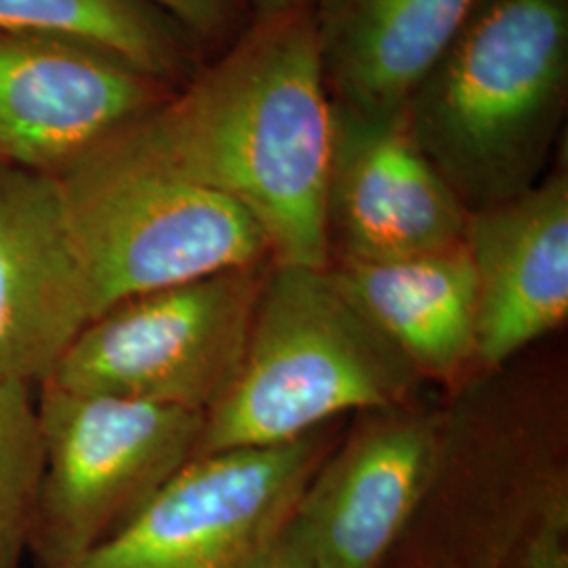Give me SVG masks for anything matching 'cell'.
I'll list each match as a JSON object with an SVG mask.
<instances>
[{
  "instance_id": "obj_1",
  "label": "cell",
  "mask_w": 568,
  "mask_h": 568,
  "mask_svg": "<svg viewBox=\"0 0 568 568\" xmlns=\"http://www.w3.org/2000/svg\"><path fill=\"white\" fill-rule=\"evenodd\" d=\"M241 204L274 264L326 267L333 105L314 7L251 23L163 105L114 135Z\"/></svg>"
},
{
  "instance_id": "obj_2",
  "label": "cell",
  "mask_w": 568,
  "mask_h": 568,
  "mask_svg": "<svg viewBox=\"0 0 568 568\" xmlns=\"http://www.w3.org/2000/svg\"><path fill=\"white\" fill-rule=\"evenodd\" d=\"M568 100V0H485L406 102L467 211L541 182Z\"/></svg>"
},
{
  "instance_id": "obj_3",
  "label": "cell",
  "mask_w": 568,
  "mask_h": 568,
  "mask_svg": "<svg viewBox=\"0 0 568 568\" xmlns=\"http://www.w3.org/2000/svg\"><path fill=\"white\" fill-rule=\"evenodd\" d=\"M417 379L419 373L345 295L328 265L272 262L243 365L224 398L204 413L196 455L278 447L347 410L400 408Z\"/></svg>"
},
{
  "instance_id": "obj_4",
  "label": "cell",
  "mask_w": 568,
  "mask_h": 568,
  "mask_svg": "<svg viewBox=\"0 0 568 568\" xmlns=\"http://www.w3.org/2000/svg\"><path fill=\"white\" fill-rule=\"evenodd\" d=\"M53 178L93 318L142 293L272 260L241 204L116 138Z\"/></svg>"
},
{
  "instance_id": "obj_5",
  "label": "cell",
  "mask_w": 568,
  "mask_h": 568,
  "mask_svg": "<svg viewBox=\"0 0 568 568\" xmlns=\"http://www.w3.org/2000/svg\"><path fill=\"white\" fill-rule=\"evenodd\" d=\"M42 478L30 556L60 568L126 525L194 455L204 415L44 382Z\"/></svg>"
},
{
  "instance_id": "obj_6",
  "label": "cell",
  "mask_w": 568,
  "mask_h": 568,
  "mask_svg": "<svg viewBox=\"0 0 568 568\" xmlns=\"http://www.w3.org/2000/svg\"><path fill=\"white\" fill-rule=\"evenodd\" d=\"M270 264L122 300L82 328L47 382L204 415L241 371Z\"/></svg>"
},
{
  "instance_id": "obj_7",
  "label": "cell",
  "mask_w": 568,
  "mask_h": 568,
  "mask_svg": "<svg viewBox=\"0 0 568 568\" xmlns=\"http://www.w3.org/2000/svg\"><path fill=\"white\" fill-rule=\"evenodd\" d=\"M331 445L325 426L278 447L196 455L126 525L60 568H257Z\"/></svg>"
},
{
  "instance_id": "obj_8",
  "label": "cell",
  "mask_w": 568,
  "mask_h": 568,
  "mask_svg": "<svg viewBox=\"0 0 568 568\" xmlns=\"http://www.w3.org/2000/svg\"><path fill=\"white\" fill-rule=\"evenodd\" d=\"M175 91L91 44L0 30V164L58 175Z\"/></svg>"
},
{
  "instance_id": "obj_9",
  "label": "cell",
  "mask_w": 568,
  "mask_h": 568,
  "mask_svg": "<svg viewBox=\"0 0 568 568\" xmlns=\"http://www.w3.org/2000/svg\"><path fill=\"white\" fill-rule=\"evenodd\" d=\"M325 217L331 260L389 262L464 244L469 211L405 116L373 121L333 108Z\"/></svg>"
},
{
  "instance_id": "obj_10",
  "label": "cell",
  "mask_w": 568,
  "mask_h": 568,
  "mask_svg": "<svg viewBox=\"0 0 568 568\" xmlns=\"http://www.w3.org/2000/svg\"><path fill=\"white\" fill-rule=\"evenodd\" d=\"M434 419L400 408L375 413L312 476L295 525L314 568H377L436 474Z\"/></svg>"
},
{
  "instance_id": "obj_11",
  "label": "cell",
  "mask_w": 568,
  "mask_h": 568,
  "mask_svg": "<svg viewBox=\"0 0 568 568\" xmlns=\"http://www.w3.org/2000/svg\"><path fill=\"white\" fill-rule=\"evenodd\" d=\"M91 321L55 178L0 164V379L41 386Z\"/></svg>"
},
{
  "instance_id": "obj_12",
  "label": "cell",
  "mask_w": 568,
  "mask_h": 568,
  "mask_svg": "<svg viewBox=\"0 0 568 568\" xmlns=\"http://www.w3.org/2000/svg\"><path fill=\"white\" fill-rule=\"evenodd\" d=\"M476 358L504 365L568 316V178L554 171L508 201L471 211Z\"/></svg>"
},
{
  "instance_id": "obj_13",
  "label": "cell",
  "mask_w": 568,
  "mask_h": 568,
  "mask_svg": "<svg viewBox=\"0 0 568 568\" xmlns=\"http://www.w3.org/2000/svg\"><path fill=\"white\" fill-rule=\"evenodd\" d=\"M485 0H321L314 7L333 108L386 121L406 102Z\"/></svg>"
},
{
  "instance_id": "obj_14",
  "label": "cell",
  "mask_w": 568,
  "mask_h": 568,
  "mask_svg": "<svg viewBox=\"0 0 568 568\" xmlns=\"http://www.w3.org/2000/svg\"><path fill=\"white\" fill-rule=\"evenodd\" d=\"M328 270L419 377H450L476 358V274L466 244Z\"/></svg>"
},
{
  "instance_id": "obj_15",
  "label": "cell",
  "mask_w": 568,
  "mask_h": 568,
  "mask_svg": "<svg viewBox=\"0 0 568 568\" xmlns=\"http://www.w3.org/2000/svg\"><path fill=\"white\" fill-rule=\"evenodd\" d=\"M0 30L91 44L175 89L204 65L201 44L148 0H0Z\"/></svg>"
},
{
  "instance_id": "obj_16",
  "label": "cell",
  "mask_w": 568,
  "mask_h": 568,
  "mask_svg": "<svg viewBox=\"0 0 568 568\" xmlns=\"http://www.w3.org/2000/svg\"><path fill=\"white\" fill-rule=\"evenodd\" d=\"M42 478L37 387L0 379V568H23L32 549Z\"/></svg>"
},
{
  "instance_id": "obj_17",
  "label": "cell",
  "mask_w": 568,
  "mask_h": 568,
  "mask_svg": "<svg viewBox=\"0 0 568 568\" xmlns=\"http://www.w3.org/2000/svg\"><path fill=\"white\" fill-rule=\"evenodd\" d=\"M169 18L178 21L183 30L201 44L224 47L243 34V0H148Z\"/></svg>"
},
{
  "instance_id": "obj_18",
  "label": "cell",
  "mask_w": 568,
  "mask_h": 568,
  "mask_svg": "<svg viewBox=\"0 0 568 568\" xmlns=\"http://www.w3.org/2000/svg\"><path fill=\"white\" fill-rule=\"evenodd\" d=\"M568 509L565 493H554L518 556L516 568H568Z\"/></svg>"
},
{
  "instance_id": "obj_19",
  "label": "cell",
  "mask_w": 568,
  "mask_h": 568,
  "mask_svg": "<svg viewBox=\"0 0 568 568\" xmlns=\"http://www.w3.org/2000/svg\"><path fill=\"white\" fill-rule=\"evenodd\" d=\"M257 568H314L310 549L295 520L284 530L283 537L274 549L265 556L264 562Z\"/></svg>"
},
{
  "instance_id": "obj_20",
  "label": "cell",
  "mask_w": 568,
  "mask_h": 568,
  "mask_svg": "<svg viewBox=\"0 0 568 568\" xmlns=\"http://www.w3.org/2000/svg\"><path fill=\"white\" fill-rule=\"evenodd\" d=\"M321 0H243L246 16H251V23L276 20L288 13L316 7Z\"/></svg>"
}]
</instances>
